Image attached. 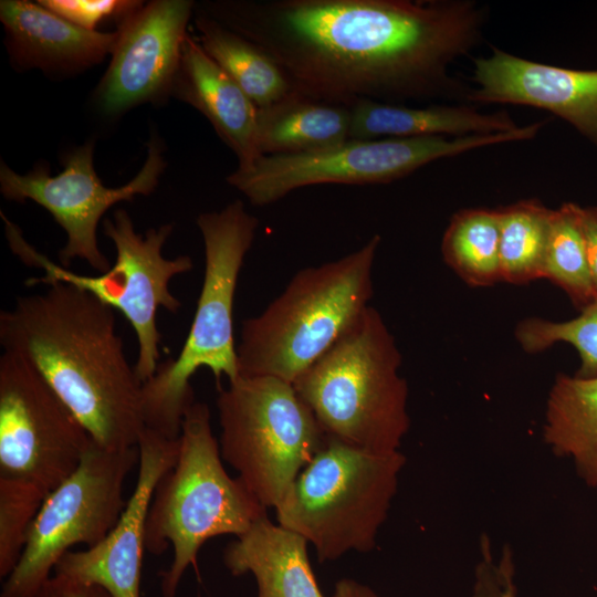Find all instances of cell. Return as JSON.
<instances>
[{
  "instance_id": "obj_31",
  "label": "cell",
  "mask_w": 597,
  "mask_h": 597,
  "mask_svg": "<svg viewBox=\"0 0 597 597\" xmlns=\"http://www.w3.org/2000/svg\"><path fill=\"white\" fill-rule=\"evenodd\" d=\"M579 221L585 239L590 276L597 295V206L579 207Z\"/></svg>"
},
{
  "instance_id": "obj_7",
  "label": "cell",
  "mask_w": 597,
  "mask_h": 597,
  "mask_svg": "<svg viewBox=\"0 0 597 597\" xmlns=\"http://www.w3.org/2000/svg\"><path fill=\"white\" fill-rule=\"evenodd\" d=\"M406 457L327 437L275 507L277 523L311 543L320 562L370 552L387 519Z\"/></svg>"
},
{
  "instance_id": "obj_29",
  "label": "cell",
  "mask_w": 597,
  "mask_h": 597,
  "mask_svg": "<svg viewBox=\"0 0 597 597\" xmlns=\"http://www.w3.org/2000/svg\"><path fill=\"white\" fill-rule=\"evenodd\" d=\"M41 6L67 22L88 31L107 19L117 23L143 1L130 0H40Z\"/></svg>"
},
{
  "instance_id": "obj_18",
  "label": "cell",
  "mask_w": 597,
  "mask_h": 597,
  "mask_svg": "<svg viewBox=\"0 0 597 597\" xmlns=\"http://www.w3.org/2000/svg\"><path fill=\"white\" fill-rule=\"evenodd\" d=\"M171 96L191 105L235 154L238 167L261 157L256 144L259 108L210 57L198 39L186 38Z\"/></svg>"
},
{
  "instance_id": "obj_5",
  "label": "cell",
  "mask_w": 597,
  "mask_h": 597,
  "mask_svg": "<svg viewBox=\"0 0 597 597\" xmlns=\"http://www.w3.org/2000/svg\"><path fill=\"white\" fill-rule=\"evenodd\" d=\"M205 247V274L196 312L185 344L175 359L158 365L142 387L146 429L178 439L188 409L195 404L190 379L202 367L211 370L217 387L240 376L233 337V305L244 258L259 220L241 200L197 217Z\"/></svg>"
},
{
  "instance_id": "obj_16",
  "label": "cell",
  "mask_w": 597,
  "mask_h": 597,
  "mask_svg": "<svg viewBox=\"0 0 597 597\" xmlns=\"http://www.w3.org/2000/svg\"><path fill=\"white\" fill-rule=\"evenodd\" d=\"M467 102L512 104L547 111L597 147V70L561 67L492 48L473 60Z\"/></svg>"
},
{
  "instance_id": "obj_28",
  "label": "cell",
  "mask_w": 597,
  "mask_h": 597,
  "mask_svg": "<svg viewBox=\"0 0 597 597\" xmlns=\"http://www.w3.org/2000/svg\"><path fill=\"white\" fill-rule=\"evenodd\" d=\"M49 493L30 482L0 478V577L15 568Z\"/></svg>"
},
{
  "instance_id": "obj_24",
  "label": "cell",
  "mask_w": 597,
  "mask_h": 597,
  "mask_svg": "<svg viewBox=\"0 0 597 597\" xmlns=\"http://www.w3.org/2000/svg\"><path fill=\"white\" fill-rule=\"evenodd\" d=\"M441 253L446 264L471 286L484 287L500 282L498 209L457 211L443 233Z\"/></svg>"
},
{
  "instance_id": "obj_10",
  "label": "cell",
  "mask_w": 597,
  "mask_h": 597,
  "mask_svg": "<svg viewBox=\"0 0 597 597\" xmlns=\"http://www.w3.org/2000/svg\"><path fill=\"white\" fill-rule=\"evenodd\" d=\"M540 130V124L532 123L513 132L486 135L347 139L312 153L261 156L247 167H238L227 182L252 205L268 206L310 186L388 184L434 160L528 140Z\"/></svg>"
},
{
  "instance_id": "obj_33",
  "label": "cell",
  "mask_w": 597,
  "mask_h": 597,
  "mask_svg": "<svg viewBox=\"0 0 597 597\" xmlns=\"http://www.w3.org/2000/svg\"><path fill=\"white\" fill-rule=\"evenodd\" d=\"M488 597H515V589L513 585H506L498 588Z\"/></svg>"
},
{
  "instance_id": "obj_2",
  "label": "cell",
  "mask_w": 597,
  "mask_h": 597,
  "mask_svg": "<svg viewBox=\"0 0 597 597\" xmlns=\"http://www.w3.org/2000/svg\"><path fill=\"white\" fill-rule=\"evenodd\" d=\"M46 285L1 311L4 352L42 376L95 443L136 448L145 429L143 383L125 356L114 308L75 285Z\"/></svg>"
},
{
  "instance_id": "obj_15",
  "label": "cell",
  "mask_w": 597,
  "mask_h": 597,
  "mask_svg": "<svg viewBox=\"0 0 597 597\" xmlns=\"http://www.w3.org/2000/svg\"><path fill=\"white\" fill-rule=\"evenodd\" d=\"M137 481L114 528L93 547L66 552L53 574L104 588L111 597H140L146 519L154 490L174 465L179 438L144 429L139 442Z\"/></svg>"
},
{
  "instance_id": "obj_17",
  "label": "cell",
  "mask_w": 597,
  "mask_h": 597,
  "mask_svg": "<svg viewBox=\"0 0 597 597\" xmlns=\"http://www.w3.org/2000/svg\"><path fill=\"white\" fill-rule=\"evenodd\" d=\"M0 20L15 67L49 74H72L111 55L118 33L88 31L54 14L39 2L2 0Z\"/></svg>"
},
{
  "instance_id": "obj_22",
  "label": "cell",
  "mask_w": 597,
  "mask_h": 597,
  "mask_svg": "<svg viewBox=\"0 0 597 597\" xmlns=\"http://www.w3.org/2000/svg\"><path fill=\"white\" fill-rule=\"evenodd\" d=\"M543 438L555 455L572 461L586 485L597 489V378L555 377Z\"/></svg>"
},
{
  "instance_id": "obj_1",
  "label": "cell",
  "mask_w": 597,
  "mask_h": 597,
  "mask_svg": "<svg viewBox=\"0 0 597 597\" xmlns=\"http://www.w3.org/2000/svg\"><path fill=\"white\" fill-rule=\"evenodd\" d=\"M196 10L262 48L295 93L349 107L467 101L449 66L479 44L486 17L473 0H217Z\"/></svg>"
},
{
  "instance_id": "obj_26",
  "label": "cell",
  "mask_w": 597,
  "mask_h": 597,
  "mask_svg": "<svg viewBox=\"0 0 597 597\" xmlns=\"http://www.w3.org/2000/svg\"><path fill=\"white\" fill-rule=\"evenodd\" d=\"M579 205L565 202L552 209L544 261V279L557 285L582 311L597 301L584 234Z\"/></svg>"
},
{
  "instance_id": "obj_21",
  "label": "cell",
  "mask_w": 597,
  "mask_h": 597,
  "mask_svg": "<svg viewBox=\"0 0 597 597\" xmlns=\"http://www.w3.org/2000/svg\"><path fill=\"white\" fill-rule=\"evenodd\" d=\"M349 106L292 94L259 108L256 144L261 156L312 153L349 139Z\"/></svg>"
},
{
  "instance_id": "obj_19",
  "label": "cell",
  "mask_w": 597,
  "mask_h": 597,
  "mask_svg": "<svg viewBox=\"0 0 597 597\" xmlns=\"http://www.w3.org/2000/svg\"><path fill=\"white\" fill-rule=\"evenodd\" d=\"M308 542L298 533L262 515L223 552L233 576L252 574L258 597H324L307 554Z\"/></svg>"
},
{
  "instance_id": "obj_8",
  "label": "cell",
  "mask_w": 597,
  "mask_h": 597,
  "mask_svg": "<svg viewBox=\"0 0 597 597\" xmlns=\"http://www.w3.org/2000/svg\"><path fill=\"white\" fill-rule=\"evenodd\" d=\"M220 451L248 489L276 507L327 436L293 384L272 376H239L218 387Z\"/></svg>"
},
{
  "instance_id": "obj_12",
  "label": "cell",
  "mask_w": 597,
  "mask_h": 597,
  "mask_svg": "<svg viewBox=\"0 0 597 597\" xmlns=\"http://www.w3.org/2000/svg\"><path fill=\"white\" fill-rule=\"evenodd\" d=\"M93 439L42 376L21 356L0 357V478L48 493L80 464Z\"/></svg>"
},
{
  "instance_id": "obj_20",
  "label": "cell",
  "mask_w": 597,
  "mask_h": 597,
  "mask_svg": "<svg viewBox=\"0 0 597 597\" xmlns=\"http://www.w3.org/2000/svg\"><path fill=\"white\" fill-rule=\"evenodd\" d=\"M350 111L349 139L461 137L507 133L521 127L506 112L481 113L467 104L412 107L360 101Z\"/></svg>"
},
{
  "instance_id": "obj_9",
  "label": "cell",
  "mask_w": 597,
  "mask_h": 597,
  "mask_svg": "<svg viewBox=\"0 0 597 597\" xmlns=\"http://www.w3.org/2000/svg\"><path fill=\"white\" fill-rule=\"evenodd\" d=\"M6 234L12 252L27 265L44 271L42 277H30L25 284L63 282L90 292L100 301L121 311L133 326L137 343V376L145 383L159 365L160 333L157 312L164 307L176 313L181 303L169 291V282L193 269L188 255L167 259L163 248L174 230L172 223L150 228L145 234L135 231L129 213L114 211L113 219H105L104 234L116 249L115 263L98 275H82L67 270L36 251L23 237L18 226L1 212Z\"/></svg>"
},
{
  "instance_id": "obj_14",
  "label": "cell",
  "mask_w": 597,
  "mask_h": 597,
  "mask_svg": "<svg viewBox=\"0 0 597 597\" xmlns=\"http://www.w3.org/2000/svg\"><path fill=\"white\" fill-rule=\"evenodd\" d=\"M190 0L142 2L117 24V41L94 100L102 114L117 116L171 96L188 23Z\"/></svg>"
},
{
  "instance_id": "obj_25",
  "label": "cell",
  "mask_w": 597,
  "mask_h": 597,
  "mask_svg": "<svg viewBox=\"0 0 597 597\" xmlns=\"http://www.w3.org/2000/svg\"><path fill=\"white\" fill-rule=\"evenodd\" d=\"M551 212L537 199L498 209L501 281L520 285L544 279Z\"/></svg>"
},
{
  "instance_id": "obj_11",
  "label": "cell",
  "mask_w": 597,
  "mask_h": 597,
  "mask_svg": "<svg viewBox=\"0 0 597 597\" xmlns=\"http://www.w3.org/2000/svg\"><path fill=\"white\" fill-rule=\"evenodd\" d=\"M138 461V447L108 450L93 441L78 467L46 495L0 597H33L66 552L104 540L125 510L124 484Z\"/></svg>"
},
{
  "instance_id": "obj_6",
  "label": "cell",
  "mask_w": 597,
  "mask_h": 597,
  "mask_svg": "<svg viewBox=\"0 0 597 597\" xmlns=\"http://www.w3.org/2000/svg\"><path fill=\"white\" fill-rule=\"evenodd\" d=\"M401 359L394 335L369 305L293 386L327 437L394 452L410 427Z\"/></svg>"
},
{
  "instance_id": "obj_32",
  "label": "cell",
  "mask_w": 597,
  "mask_h": 597,
  "mask_svg": "<svg viewBox=\"0 0 597 597\" xmlns=\"http://www.w3.org/2000/svg\"><path fill=\"white\" fill-rule=\"evenodd\" d=\"M333 597H378V595L367 585L352 578H343L336 583Z\"/></svg>"
},
{
  "instance_id": "obj_3",
  "label": "cell",
  "mask_w": 597,
  "mask_h": 597,
  "mask_svg": "<svg viewBox=\"0 0 597 597\" xmlns=\"http://www.w3.org/2000/svg\"><path fill=\"white\" fill-rule=\"evenodd\" d=\"M379 244L375 234L352 253L300 270L259 315L244 320L240 375L293 384L335 345L369 306Z\"/></svg>"
},
{
  "instance_id": "obj_23",
  "label": "cell",
  "mask_w": 597,
  "mask_h": 597,
  "mask_svg": "<svg viewBox=\"0 0 597 597\" xmlns=\"http://www.w3.org/2000/svg\"><path fill=\"white\" fill-rule=\"evenodd\" d=\"M195 11L199 43L258 108L295 93L286 74L262 48L196 8Z\"/></svg>"
},
{
  "instance_id": "obj_4",
  "label": "cell",
  "mask_w": 597,
  "mask_h": 597,
  "mask_svg": "<svg viewBox=\"0 0 597 597\" xmlns=\"http://www.w3.org/2000/svg\"><path fill=\"white\" fill-rule=\"evenodd\" d=\"M212 433L210 409L196 402L185 415L174 465L158 481L146 519L145 548L172 559L159 574L161 597H176L186 570L210 538L244 534L266 507L243 481L226 471Z\"/></svg>"
},
{
  "instance_id": "obj_13",
  "label": "cell",
  "mask_w": 597,
  "mask_h": 597,
  "mask_svg": "<svg viewBox=\"0 0 597 597\" xmlns=\"http://www.w3.org/2000/svg\"><path fill=\"white\" fill-rule=\"evenodd\" d=\"M93 158L94 143L87 142L64 156L63 170L54 177L49 174L48 165H36L20 175L1 163L0 191L7 200L30 199L52 214L66 233V242L59 252L61 265L66 268L74 259H81L103 273L112 265L98 248L100 220L112 206L150 195L166 161L159 139L153 136L147 144L146 160L135 177L121 187L107 188L94 169Z\"/></svg>"
},
{
  "instance_id": "obj_30",
  "label": "cell",
  "mask_w": 597,
  "mask_h": 597,
  "mask_svg": "<svg viewBox=\"0 0 597 597\" xmlns=\"http://www.w3.org/2000/svg\"><path fill=\"white\" fill-rule=\"evenodd\" d=\"M33 597H111L102 587L52 575Z\"/></svg>"
},
{
  "instance_id": "obj_27",
  "label": "cell",
  "mask_w": 597,
  "mask_h": 597,
  "mask_svg": "<svg viewBox=\"0 0 597 597\" xmlns=\"http://www.w3.org/2000/svg\"><path fill=\"white\" fill-rule=\"evenodd\" d=\"M579 312L578 316L564 322L524 318L515 327V338L528 354L542 353L556 343H567L575 347L580 358L574 376L597 378V301Z\"/></svg>"
}]
</instances>
